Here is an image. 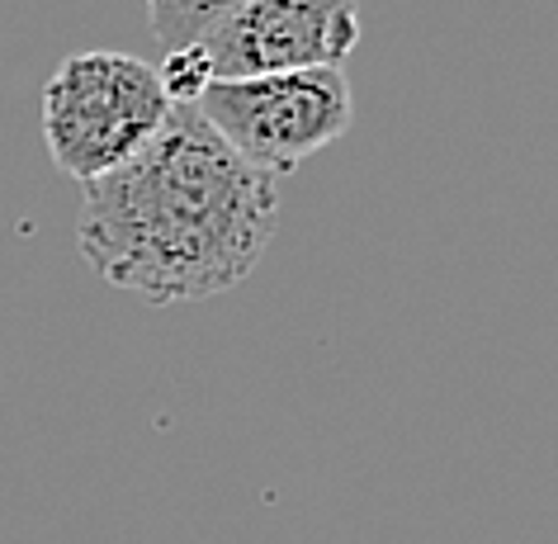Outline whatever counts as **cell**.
<instances>
[{
  "mask_svg": "<svg viewBox=\"0 0 558 544\" xmlns=\"http://www.w3.org/2000/svg\"><path fill=\"white\" fill-rule=\"evenodd\" d=\"M275 218L279 180L236 157L194 105H171L147 147L81 185L76 251L123 294L199 303L251 280Z\"/></svg>",
  "mask_w": 558,
  "mask_h": 544,
  "instance_id": "6da1fadb",
  "label": "cell"
},
{
  "mask_svg": "<svg viewBox=\"0 0 558 544\" xmlns=\"http://www.w3.org/2000/svg\"><path fill=\"white\" fill-rule=\"evenodd\" d=\"M171 114L157 67L129 52H72L44 86V143L58 171L100 180L147 147Z\"/></svg>",
  "mask_w": 558,
  "mask_h": 544,
  "instance_id": "7a4b0ae2",
  "label": "cell"
},
{
  "mask_svg": "<svg viewBox=\"0 0 558 544\" xmlns=\"http://www.w3.org/2000/svg\"><path fill=\"white\" fill-rule=\"evenodd\" d=\"M236 157L265 176H284L351 129L355 100L341 67L256 81H214L194 105Z\"/></svg>",
  "mask_w": 558,
  "mask_h": 544,
  "instance_id": "3957f363",
  "label": "cell"
},
{
  "mask_svg": "<svg viewBox=\"0 0 558 544\" xmlns=\"http://www.w3.org/2000/svg\"><path fill=\"white\" fill-rule=\"evenodd\" d=\"M360 44L355 0H242L199 38L214 81L341 67Z\"/></svg>",
  "mask_w": 558,
  "mask_h": 544,
  "instance_id": "277c9868",
  "label": "cell"
},
{
  "mask_svg": "<svg viewBox=\"0 0 558 544\" xmlns=\"http://www.w3.org/2000/svg\"><path fill=\"white\" fill-rule=\"evenodd\" d=\"M236 5H242V0H147L151 38L161 44V52L199 48V38L214 29L218 20H228Z\"/></svg>",
  "mask_w": 558,
  "mask_h": 544,
  "instance_id": "5b68a950",
  "label": "cell"
},
{
  "mask_svg": "<svg viewBox=\"0 0 558 544\" xmlns=\"http://www.w3.org/2000/svg\"><path fill=\"white\" fill-rule=\"evenodd\" d=\"M157 81L171 105H199L204 90L214 86V67H208L204 48H180V52H166V62L157 67Z\"/></svg>",
  "mask_w": 558,
  "mask_h": 544,
  "instance_id": "8992f818",
  "label": "cell"
}]
</instances>
